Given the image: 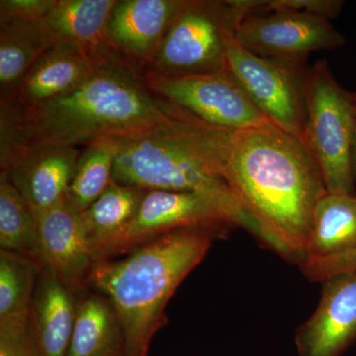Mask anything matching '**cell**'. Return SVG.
I'll use <instances>...</instances> for the list:
<instances>
[{
	"mask_svg": "<svg viewBox=\"0 0 356 356\" xmlns=\"http://www.w3.org/2000/svg\"><path fill=\"white\" fill-rule=\"evenodd\" d=\"M235 39L255 55L287 62L306 63L314 51L346 44L331 20L295 11L250 14L238 26Z\"/></svg>",
	"mask_w": 356,
	"mask_h": 356,
	"instance_id": "obj_10",
	"label": "cell"
},
{
	"mask_svg": "<svg viewBox=\"0 0 356 356\" xmlns=\"http://www.w3.org/2000/svg\"><path fill=\"white\" fill-rule=\"evenodd\" d=\"M264 6V0H185L144 70L168 76L227 72V35Z\"/></svg>",
	"mask_w": 356,
	"mask_h": 356,
	"instance_id": "obj_5",
	"label": "cell"
},
{
	"mask_svg": "<svg viewBox=\"0 0 356 356\" xmlns=\"http://www.w3.org/2000/svg\"><path fill=\"white\" fill-rule=\"evenodd\" d=\"M108 49L111 48L89 50L70 44H55L46 49L11 100L21 108H31L67 95L88 79L103 53Z\"/></svg>",
	"mask_w": 356,
	"mask_h": 356,
	"instance_id": "obj_15",
	"label": "cell"
},
{
	"mask_svg": "<svg viewBox=\"0 0 356 356\" xmlns=\"http://www.w3.org/2000/svg\"><path fill=\"white\" fill-rule=\"evenodd\" d=\"M224 178L259 241L302 266L318 201L327 193L305 143L273 124L236 133Z\"/></svg>",
	"mask_w": 356,
	"mask_h": 356,
	"instance_id": "obj_1",
	"label": "cell"
},
{
	"mask_svg": "<svg viewBox=\"0 0 356 356\" xmlns=\"http://www.w3.org/2000/svg\"><path fill=\"white\" fill-rule=\"evenodd\" d=\"M56 0H1L0 18L39 23L48 15Z\"/></svg>",
	"mask_w": 356,
	"mask_h": 356,
	"instance_id": "obj_27",
	"label": "cell"
},
{
	"mask_svg": "<svg viewBox=\"0 0 356 356\" xmlns=\"http://www.w3.org/2000/svg\"><path fill=\"white\" fill-rule=\"evenodd\" d=\"M38 221L40 261L55 271L72 291L88 287L93 262L81 213L63 202L34 213Z\"/></svg>",
	"mask_w": 356,
	"mask_h": 356,
	"instance_id": "obj_12",
	"label": "cell"
},
{
	"mask_svg": "<svg viewBox=\"0 0 356 356\" xmlns=\"http://www.w3.org/2000/svg\"><path fill=\"white\" fill-rule=\"evenodd\" d=\"M216 232L182 229L135 248L122 259L95 262L88 287L113 305L125 339V356H147L166 323L165 311L182 281L203 261Z\"/></svg>",
	"mask_w": 356,
	"mask_h": 356,
	"instance_id": "obj_4",
	"label": "cell"
},
{
	"mask_svg": "<svg viewBox=\"0 0 356 356\" xmlns=\"http://www.w3.org/2000/svg\"><path fill=\"white\" fill-rule=\"evenodd\" d=\"M76 293L43 266L30 310L29 332L36 356H67L76 317Z\"/></svg>",
	"mask_w": 356,
	"mask_h": 356,
	"instance_id": "obj_16",
	"label": "cell"
},
{
	"mask_svg": "<svg viewBox=\"0 0 356 356\" xmlns=\"http://www.w3.org/2000/svg\"><path fill=\"white\" fill-rule=\"evenodd\" d=\"M343 0H264L262 13L295 11L332 20L341 14Z\"/></svg>",
	"mask_w": 356,
	"mask_h": 356,
	"instance_id": "obj_26",
	"label": "cell"
},
{
	"mask_svg": "<svg viewBox=\"0 0 356 356\" xmlns=\"http://www.w3.org/2000/svg\"><path fill=\"white\" fill-rule=\"evenodd\" d=\"M303 142L317 161L330 194H356L353 149L356 132L355 93L346 90L327 60L308 67Z\"/></svg>",
	"mask_w": 356,
	"mask_h": 356,
	"instance_id": "obj_6",
	"label": "cell"
},
{
	"mask_svg": "<svg viewBox=\"0 0 356 356\" xmlns=\"http://www.w3.org/2000/svg\"><path fill=\"white\" fill-rule=\"evenodd\" d=\"M48 49L39 23L0 18V91L1 102L15 95L40 56Z\"/></svg>",
	"mask_w": 356,
	"mask_h": 356,
	"instance_id": "obj_21",
	"label": "cell"
},
{
	"mask_svg": "<svg viewBox=\"0 0 356 356\" xmlns=\"http://www.w3.org/2000/svg\"><path fill=\"white\" fill-rule=\"evenodd\" d=\"M86 290L77 295L67 356H125L123 329L113 305L104 295Z\"/></svg>",
	"mask_w": 356,
	"mask_h": 356,
	"instance_id": "obj_18",
	"label": "cell"
},
{
	"mask_svg": "<svg viewBox=\"0 0 356 356\" xmlns=\"http://www.w3.org/2000/svg\"><path fill=\"white\" fill-rule=\"evenodd\" d=\"M355 105H356V92H355Z\"/></svg>",
	"mask_w": 356,
	"mask_h": 356,
	"instance_id": "obj_30",
	"label": "cell"
},
{
	"mask_svg": "<svg viewBox=\"0 0 356 356\" xmlns=\"http://www.w3.org/2000/svg\"><path fill=\"white\" fill-rule=\"evenodd\" d=\"M13 103L25 149L35 145L86 147L102 138L135 137L185 111L153 92L144 70L113 49L105 51L92 74L67 95L31 108Z\"/></svg>",
	"mask_w": 356,
	"mask_h": 356,
	"instance_id": "obj_2",
	"label": "cell"
},
{
	"mask_svg": "<svg viewBox=\"0 0 356 356\" xmlns=\"http://www.w3.org/2000/svg\"><path fill=\"white\" fill-rule=\"evenodd\" d=\"M234 226L241 227L238 218L216 199L193 192L149 191L132 221L96 248L92 261L127 254L177 229H207L220 234Z\"/></svg>",
	"mask_w": 356,
	"mask_h": 356,
	"instance_id": "obj_7",
	"label": "cell"
},
{
	"mask_svg": "<svg viewBox=\"0 0 356 356\" xmlns=\"http://www.w3.org/2000/svg\"><path fill=\"white\" fill-rule=\"evenodd\" d=\"M322 283L317 309L295 336L298 356H341L356 341V273Z\"/></svg>",
	"mask_w": 356,
	"mask_h": 356,
	"instance_id": "obj_11",
	"label": "cell"
},
{
	"mask_svg": "<svg viewBox=\"0 0 356 356\" xmlns=\"http://www.w3.org/2000/svg\"><path fill=\"white\" fill-rule=\"evenodd\" d=\"M227 67L271 124L303 140L306 122V63L255 55L227 35Z\"/></svg>",
	"mask_w": 356,
	"mask_h": 356,
	"instance_id": "obj_8",
	"label": "cell"
},
{
	"mask_svg": "<svg viewBox=\"0 0 356 356\" xmlns=\"http://www.w3.org/2000/svg\"><path fill=\"white\" fill-rule=\"evenodd\" d=\"M117 3L118 0H56L39 22L47 46L70 44L89 50L110 47L107 25Z\"/></svg>",
	"mask_w": 356,
	"mask_h": 356,
	"instance_id": "obj_17",
	"label": "cell"
},
{
	"mask_svg": "<svg viewBox=\"0 0 356 356\" xmlns=\"http://www.w3.org/2000/svg\"><path fill=\"white\" fill-rule=\"evenodd\" d=\"M184 3L185 0H118L107 25V43L144 70Z\"/></svg>",
	"mask_w": 356,
	"mask_h": 356,
	"instance_id": "obj_14",
	"label": "cell"
},
{
	"mask_svg": "<svg viewBox=\"0 0 356 356\" xmlns=\"http://www.w3.org/2000/svg\"><path fill=\"white\" fill-rule=\"evenodd\" d=\"M0 356H36L29 330L0 332Z\"/></svg>",
	"mask_w": 356,
	"mask_h": 356,
	"instance_id": "obj_28",
	"label": "cell"
},
{
	"mask_svg": "<svg viewBox=\"0 0 356 356\" xmlns=\"http://www.w3.org/2000/svg\"><path fill=\"white\" fill-rule=\"evenodd\" d=\"M0 247L40 261L38 221L17 189L0 173ZM41 262V261H40Z\"/></svg>",
	"mask_w": 356,
	"mask_h": 356,
	"instance_id": "obj_24",
	"label": "cell"
},
{
	"mask_svg": "<svg viewBox=\"0 0 356 356\" xmlns=\"http://www.w3.org/2000/svg\"><path fill=\"white\" fill-rule=\"evenodd\" d=\"M300 267L309 280L324 282L339 274L356 273V250L332 257L309 259Z\"/></svg>",
	"mask_w": 356,
	"mask_h": 356,
	"instance_id": "obj_25",
	"label": "cell"
},
{
	"mask_svg": "<svg viewBox=\"0 0 356 356\" xmlns=\"http://www.w3.org/2000/svg\"><path fill=\"white\" fill-rule=\"evenodd\" d=\"M146 192L114 181L97 200L81 213L91 257L96 248L132 221Z\"/></svg>",
	"mask_w": 356,
	"mask_h": 356,
	"instance_id": "obj_22",
	"label": "cell"
},
{
	"mask_svg": "<svg viewBox=\"0 0 356 356\" xmlns=\"http://www.w3.org/2000/svg\"><path fill=\"white\" fill-rule=\"evenodd\" d=\"M144 76L159 97L211 125L241 132L271 124L228 70L172 76L144 70Z\"/></svg>",
	"mask_w": 356,
	"mask_h": 356,
	"instance_id": "obj_9",
	"label": "cell"
},
{
	"mask_svg": "<svg viewBox=\"0 0 356 356\" xmlns=\"http://www.w3.org/2000/svg\"><path fill=\"white\" fill-rule=\"evenodd\" d=\"M236 133L185 110L165 125L119 139L113 180L147 191L193 192L216 199L235 214L242 228L259 238L254 222L224 178Z\"/></svg>",
	"mask_w": 356,
	"mask_h": 356,
	"instance_id": "obj_3",
	"label": "cell"
},
{
	"mask_svg": "<svg viewBox=\"0 0 356 356\" xmlns=\"http://www.w3.org/2000/svg\"><path fill=\"white\" fill-rule=\"evenodd\" d=\"M81 152L79 147L35 145L24 151L6 172L33 212L50 209L65 200Z\"/></svg>",
	"mask_w": 356,
	"mask_h": 356,
	"instance_id": "obj_13",
	"label": "cell"
},
{
	"mask_svg": "<svg viewBox=\"0 0 356 356\" xmlns=\"http://www.w3.org/2000/svg\"><path fill=\"white\" fill-rule=\"evenodd\" d=\"M353 173H355V177H356V132H355V143H353Z\"/></svg>",
	"mask_w": 356,
	"mask_h": 356,
	"instance_id": "obj_29",
	"label": "cell"
},
{
	"mask_svg": "<svg viewBox=\"0 0 356 356\" xmlns=\"http://www.w3.org/2000/svg\"><path fill=\"white\" fill-rule=\"evenodd\" d=\"M353 250H356V194L327 193L314 213L307 259Z\"/></svg>",
	"mask_w": 356,
	"mask_h": 356,
	"instance_id": "obj_20",
	"label": "cell"
},
{
	"mask_svg": "<svg viewBox=\"0 0 356 356\" xmlns=\"http://www.w3.org/2000/svg\"><path fill=\"white\" fill-rule=\"evenodd\" d=\"M43 264L0 250V332L29 330L33 295Z\"/></svg>",
	"mask_w": 356,
	"mask_h": 356,
	"instance_id": "obj_19",
	"label": "cell"
},
{
	"mask_svg": "<svg viewBox=\"0 0 356 356\" xmlns=\"http://www.w3.org/2000/svg\"><path fill=\"white\" fill-rule=\"evenodd\" d=\"M119 147L117 138H102L90 143L81 152L65 196V202L76 212H84L113 184Z\"/></svg>",
	"mask_w": 356,
	"mask_h": 356,
	"instance_id": "obj_23",
	"label": "cell"
}]
</instances>
